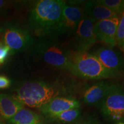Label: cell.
Returning a JSON list of instances; mask_svg holds the SVG:
<instances>
[{
  "label": "cell",
  "mask_w": 124,
  "mask_h": 124,
  "mask_svg": "<svg viewBox=\"0 0 124 124\" xmlns=\"http://www.w3.org/2000/svg\"><path fill=\"white\" fill-rule=\"evenodd\" d=\"M5 4V2L4 1H0V8L4 7Z\"/></svg>",
  "instance_id": "obj_22"
},
{
  "label": "cell",
  "mask_w": 124,
  "mask_h": 124,
  "mask_svg": "<svg viewBox=\"0 0 124 124\" xmlns=\"http://www.w3.org/2000/svg\"><path fill=\"white\" fill-rule=\"evenodd\" d=\"M84 13L91 18L94 23L101 20L119 16L108 8L100 4L97 1H89L85 3Z\"/></svg>",
  "instance_id": "obj_14"
},
{
  "label": "cell",
  "mask_w": 124,
  "mask_h": 124,
  "mask_svg": "<svg viewBox=\"0 0 124 124\" xmlns=\"http://www.w3.org/2000/svg\"><path fill=\"white\" fill-rule=\"evenodd\" d=\"M38 49L46 64L71 73L72 62L70 54L61 46L53 43H42L39 46Z\"/></svg>",
  "instance_id": "obj_5"
},
{
  "label": "cell",
  "mask_w": 124,
  "mask_h": 124,
  "mask_svg": "<svg viewBox=\"0 0 124 124\" xmlns=\"http://www.w3.org/2000/svg\"><path fill=\"white\" fill-rule=\"evenodd\" d=\"M0 124H4L3 123L2 121H0Z\"/></svg>",
  "instance_id": "obj_24"
},
{
  "label": "cell",
  "mask_w": 124,
  "mask_h": 124,
  "mask_svg": "<svg viewBox=\"0 0 124 124\" xmlns=\"http://www.w3.org/2000/svg\"><path fill=\"white\" fill-rule=\"evenodd\" d=\"M72 75L86 79L101 80L119 77L100 62L97 57L89 52L70 54Z\"/></svg>",
  "instance_id": "obj_3"
},
{
  "label": "cell",
  "mask_w": 124,
  "mask_h": 124,
  "mask_svg": "<svg viewBox=\"0 0 124 124\" xmlns=\"http://www.w3.org/2000/svg\"><path fill=\"white\" fill-rule=\"evenodd\" d=\"M11 81L5 76L0 75V89H7L10 86Z\"/></svg>",
  "instance_id": "obj_21"
},
{
  "label": "cell",
  "mask_w": 124,
  "mask_h": 124,
  "mask_svg": "<svg viewBox=\"0 0 124 124\" xmlns=\"http://www.w3.org/2000/svg\"><path fill=\"white\" fill-rule=\"evenodd\" d=\"M106 69L119 76L124 72V59L120 52L108 46H101L93 53Z\"/></svg>",
  "instance_id": "obj_9"
},
{
  "label": "cell",
  "mask_w": 124,
  "mask_h": 124,
  "mask_svg": "<svg viewBox=\"0 0 124 124\" xmlns=\"http://www.w3.org/2000/svg\"><path fill=\"white\" fill-rule=\"evenodd\" d=\"M10 49L4 42L0 41V66L4 64L10 54Z\"/></svg>",
  "instance_id": "obj_19"
},
{
  "label": "cell",
  "mask_w": 124,
  "mask_h": 124,
  "mask_svg": "<svg viewBox=\"0 0 124 124\" xmlns=\"http://www.w3.org/2000/svg\"><path fill=\"white\" fill-rule=\"evenodd\" d=\"M80 108V103L77 99L70 96H59L51 100L39 110L47 118L68 110Z\"/></svg>",
  "instance_id": "obj_10"
},
{
  "label": "cell",
  "mask_w": 124,
  "mask_h": 124,
  "mask_svg": "<svg viewBox=\"0 0 124 124\" xmlns=\"http://www.w3.org/2000/svg\"><path fill=\"white\" fill-rule=\"evenodd\" d=\"M69 90L57 83L33 80L25 82L16 90V98L22 104L40 108L55 97L66 96Z\"/></svg>",
  "instance_id": "obj_2"
},
{
  "label": "cell",
  "mask_w": 124,
  "mask_h": 124,
  "mask_svg": "<svg viewBox=\"0 0 124 124\" xmlns=\"http://www.w3.org/2000/svg\"><path fill=\"white\" fill-rule=\"evenodd\" d=\"M31 40V36L27 31L15 27L6 29L3 38L4 44L14 51H21L27 48Z\"/></svg>",
  "instance_id": "obj_11"
},
{
  "label": "cell",
  "mask_w": 124,
  "mask_h": 124,
  "mask_svg": "<svg viewBox=\"0 0 124 124\" xmlns=\"http://www.w3.org/2000/svg\"><path fill=\"white\" fill-rule=\"evenodd\" d=\"M94 25V21L85 14L75 32V52H88L97 42Z\"/></svg>",
  "instance_id": "obj_6"
},
{
  "label": "cell",
  "mask_w": 124,
  "mask_h": 124,
  "mask_svg": "<svg viewBox=\"0 0 124 124\" xmlns=\"http://www.w3.org/2000/svg\"><path fill=\"white\" fill-rule=\"evenodd\" d=\"M81 113L80 108H72L46 118L49 121L56 124H71L75 123L80 118Z\"/></svg>",
  "instance_id": "obj_16"
},
{
  "label": "cell",
  "mask_w": 124,
  "mask_h": 124,
  "mask_svg": "<svg viewBox=\"0 0 124 124\" xmlns=\"http://www.w3.org/2000/svg\"><path fill=\"white\" fill-rule=\"evenodd\" d=\"M122 49H124V46H123V48H122Z\"/></svg>",
  "instance_id": "obj_25"
},
{
  "label": "cell",
  "mask_w": 124,
  "mask_h": 124,
  "mask_svg": "<svg viewBox=\"0 0 124 124\" xmlns=\"http://www.w3.org/2000/svg\"><path fill=\"white\" fill-rule=\"evenodd\" d=\"M24 108L15 96L0 94V121H8Z\"/></svg>",
  "instance_id": "obj_13"
},
{
  "label": "cell",
  "mask_w": 124,
  "mask_h": 124,
  "mask_svg": "<svg viewBox=\"0 0 124 124\" xmlns=\"http://www.w3.org/2000/svg\"><path fill=\"white\" fill-rule=\"evenodd\" d=\"M84 15L83 8L69 5L66 3L63 9L61 20L54 35L62 36L75 33Z\"/></svg>",
  "instance_id": "obj_7"
},
{
  "label": "cell",
  "mask_w": 124,
  "mask_h": 124,
  "mask_svg": "<svg viewBox=\"0 0 124 124\" xmlns=\"http://www.w3.org/2000/svg\"><path fill=\"white\" fill-rule=\"evenodd\" d=\"M75 124H102L97 117L89 115L82 118H79Z\"/></svg>",
  "instance_id": "obj_20"
},
{
  "label": "cell",
  "mask_w": 124,
  "mask_h": 124,
  "mask_svg": "<svg viewBox=\"0 0 124 124\" xmlns=\"http://www.w3.org/2000/svg\"><path fill=\"white\" fill-rule=\"evenodd\" d=\"M97 2L118 16L122 15L124 11V0H98Z\"/></svg>",
  "instance_id": "obj_17"
},
{
  "label": "cell",
  "mask_w": 124,
  "mask_h": 124,
  "mask_svg": "<svg viewBox=\"0 0 124 124\" xmlns=\"http://www.w3.org/2000/svg\"><path fill=\"white\" fill-rule=\"evenodd\" d=\"M66 2L61 0H41L35 5L29 15V25L39 36L54 35L59 24Z\"/></svg>",
  "instance_id": "obj_1"
},
{
  "label": "cell",
  "mask_w": 124,
  "mask_h": 124,
  "mask_svg": "<svg viewBox=\"0 0 124 124\" xmlns=\"http://www.w3.org/2000/svg\"><path fill=\"white\" fill-rule=\"evenodd\" d=\"M7 122L8 124H43L39 114L24 108Z\"/></svg>",
  "instance_id": "obj_15"
},
{
  "label": "cell",
  "mask_w": 124,
  "mask_h": 124,
  "mask_svg": "<svg viewBox=\"0 0 124 124\" xmlns=\"http://www.w3.org/2000/svg\"><path fill=\"white\" fill-rule=\"evenodd\" d=\"M98 106L102 116L108 123L124 122V87L118 83L111 84Z\"/></svg>",
  "instance_id": "obj_4"
},
{
  "label": "cell",
  "mask_w": 124,
  "mask_h": 124,
  "mask_svg": "<svg viewBox=\"0 0 124 124\" xmlns=\"http://www.w3.org/2000/svg\"><path fill=\"white\" fill-rule=\"evenodd\" d=\"M120 18L119 16L101 20L95 23L94 33L97 41L101 42L108 47L117 45L116 36Z\"/></svg>",
  "instance_id": "obj_8"
},
{
  "label": "cell",
  "mask_w": 124,
  "mask_h": 124,
  "mask_svg": "<svg viewBox=\"0 0 124 124\" xmlns=\"http://www.w3.org/2000/svg\"><path fill=\"white\" fill-rule=\"evenodd\" d=\"M124 124V122H118V123H117V124Z\"/></svg>",
  "instance_id": "obj_23"
},
{
  "label": "cell",
  "mask_w": 124,
  "mask_h": 124,
  "mask_svg": "<svg viewBox=\"0 0 124 124\" xmlns=\"http://www.w3.org/2000/svg\"><path fill=\"white\" fill-rule=\"evenodd\" d=\"M111 83L109 82L100 81L88 87L83 93L82 100L88 106L98 105L106 95Z\"/></svg>",
  "instance_id": "obj_12"
},
{
  "label": "cell",
  "mask_w": 124,
  "mask_h": 124,
  "mask_svg": "<svg viewBox=\"0 0 124 124\" xmlns=\"http://www.w3.org/2000/svg\"><path fill=\"white\" fill-rule=\"evenodd\" d=\"M116 42L120 48H122L124 44V11L121 15V18L120 19L118 26Z\"/></svg>",
  "instance_id": "obj_18"
}]
</instances>
